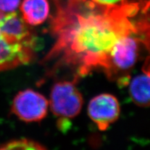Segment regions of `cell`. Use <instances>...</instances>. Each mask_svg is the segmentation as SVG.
Instances as JSON below:
<instances>
[{
    "label": "cell",
    "instance_id": "1",
    "mask_svg": "<svg viewBox=\"0 0 150 150\" xmlns=\"http://www.w3.org/2000/svg\"><path fill=\"white\" fill-rule=\"evenodd\" d=\"M53 2L50 28L55 42L42 61L51 64L50 72L70 71L75 82L96 69L104 70L118 41L150 24V0Z\"/></svg>",
    "mask_w": 150,
    "mask_h": 150
},
{
    "label": "cell",
    "instance_id": "2",
    "mask_svg": "<svg viewBox=\"0 0 150 150\" xmlns=\"http://www.w3.org/2000/svg\"><path fill=\"white\" fill-rule=\"evenodd\" d=\"M35 44L34 33L22 17L0 11V72L29 63Z\"/></svg>",
    "mask_w": 150,
    "mask_h": 150
},
{
    "label": "cell",
    "instance_id": "3",
    "mask_svg": "<svg viewBox=\"0 0 150 150\" xmlns=\"http://www.w3.org/2000/svg\"><path fill=\"white\" fill-rule=\"evenodd\" d=\"M150 50V24L129 33L120 39L112 48L103 70L106 77L127 86L131 79V72L144 50Z\"/></svg>",
    "mask_w": 150,
    "mask_h": 150
},
{
    "label": "cell",
    "instance_id": "4",
    "mask_svg": "<svg viewBox=\"0 0 150 150\" xmlns=\"http://www.w3.org/2000/svg\"><path fill=\"white\" fill-rule=\"evenodd\" d=\"M50 108L59 118L58 126L67 129V122L77 116L81 110L83 99L72 81H62L54 84L50 94Z\"/></svg>",
    "mask_w": 150,
    "mask_h": 150
},
{
    "label": "cell",
    "instance_id": "5",
    "mask_svg": "<svg viewBox=\"0 0 150 150\" xmlns=\"http://www.w3.org/2000/svg\"><path fill=\"white\" fill-rule=\"evenodd\" d=\"M49 103L42 94L26 89L17 94L11 104V111L20 120L37 122L46 117Z\"/></svg>",
    "mask_w": 150,
    "mask_h": 150
},
{
    "label": "cell",
    "instance_id": "6",
    "mask_svg": "<svg viewBox=\"0 0 150 150\" xmlns=\"http://www.w3.org/2000/svg\"><path fill=\"white\" fill-rule=\"evenodd\" d=\"M88 113L100 131L107 130L120 113L119 102L110 94H101L93 98L88 106Z\"/></svg>",
    "mask_w": 150,
    "mask_h": 150
},
{
    "label": "cell",
    "instance_id": "7",
    "mask_svg": "<svg viewBox=\"0 0 150 150\" xmlns=\"http://www.w3.org/2000/svg\"><path fill=\"white\" fill-rule=\"evenodd\" d=\"M20 11L26 23L36 26L42 24L48 18L50 5L47 0H23Z\"/></svg>",
    "mask_w": 150,
    "mask_h": 150
},
{
    "label": "cell",
    "instance_id": "8",
    "mask_svg": "<svg viewBox=\"0 0 150 150\" xmlns=\"http://www.w3.org/2000/svg\"><path fill=\"white\" fill-rule=\"evenodd\" d=\"M129 95L133 102L140 107L150 106V76L144 73L129 81Z\"/></svg>",
    "mask_w": 150,
    "mask_h": 150
},
{
    "label": "cell",
    "instance_id": "9",
    "mask_svg": "<svg viewBox=\"0 0 150 150\" xmlns=\"http://www.w3.org/2000/svg\"><path fill=\"white\" fill-rule=\"evenodd\" d=\"M0 150H47L33 140L22 138L13 140L0 145Z\"/></svg>",
    "mask_w": 150,
    "mask_h": 150
},
{
    "label": "cell",
    "instance_id": "10",
    "mask_svg": "<svg viewBox=\"0 0 150 150\" xmlns=\"http://www.w3.org/2000/svg\"><path fill=\"white\" fill-rule=\"evenodd\" d=\"M20 3V0H0V11L11 13L16 11Z\"/></svg>",
    "mask_w": 150,
    "mask_h": 150
},
{
    "label": "cell",
    "instance_id": "11",
    "mask_svg": "<svg viewBox=\"0 0 150 150\" xmlns=\"http://www.w3.org/2000/svg\"><path fill=\"white\" fill-rule=\"evenodd\" d=\"M142 71H143V73L150 76V54L145 59V63L142 66Z\"/></svg>",
    "mask_w": 150,
    "mask_h": 150
},
{
    "label": "cell",
    "instance_id": "12",
    "mask_svg": "<svg viewBox=\"0 0 150 150\" xmlns=\"http://www.w3.org/2000/svg\"><path fill=\"white\" fill-rule=\"evenodd\" d=\"M93 1L101 4H113L119 2L122 0H93Z\"/></svg>",
    "mask_w": 150,
    "mask_h": 150
}]
</instances>
